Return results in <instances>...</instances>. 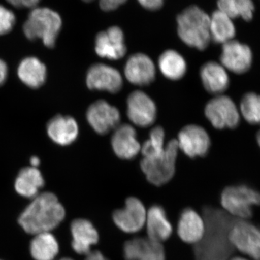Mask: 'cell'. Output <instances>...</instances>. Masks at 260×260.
<instances>
[{"label":"cell","mask_w":260,"mask_h":260,"mask_svg":"<svg viewBox=\"0 0 260 260\" xmlns=\"http://www.w3.org/2000/svg\"><path fill=\"white\" fill-rule=\"evenodd\" d=\"M65 210L55 194H38L18 219L19 224L28 234L37 235L51 232L64 220Z\"/></svg>","instance_id":"6da1fadb"},{"label":"cell","mask_w":260,"mask_h":260,"mask_svg":"<svg viewBox=\"0 0 260 260\" xmlns=\"http://www.w3.org/2000/svg\"><path fill=\"white\" fill-rule=\"evenodd\" d=\"M178 34L181 41L190 47L204 50L211 38L210 17L198 6H191L177 17Z\"/></svg>","instance_id":"7a4b0ae2"},{"label":"cell","mask_w":260,"mask_h":260,"mask_svg":"<svg viewBox=\"0 0 260 260\" xmlns=\"http://www.w3.org/2000/svg\"><path fill=\"white\" fill-rule=\"evenodd\" d=\"M61 28V19L58 13L49 8H35L24 24L23 32L30 40L41 39L46 47L52 48Z\"/></svg>","instance_id":"3957f363"},{"label":"cell","mask_w":260,"mask_h":260,"mask_svg":"<svg viewBox=\"0 0 260 260\" xmlns=\"http://www.w3.org/2000/svg\"><path fill=\"white\" fill-rule=\"evenodd\" d=\"M179 145L177 140H172L166 145L161 155L151 158H143L140 167L149 182L155 186H162L169 182L175 174Z\"/></svg>","instance_id":"277c9868"},{"label":"cell","mask_w":260,"mask_h":260,"mask_svg":"<svg viewBox=\"0 0 260 260\" xmlns=\"http://www.w3.org/2000/svg\"><path fill=\"white\" fill-rule=\"evenodd\" d=\"M220 203L228 213L246 220L253 215V208L260 205V193L246 185L228 186L222 192Z\"/></svg>","instance_id":"5b68a950"},{"label":"cell","mask_w":260,"mask_h":260,"mask_svg":"<svg viewBox=\"0 0 260 260\" xmlns=\"http://www.w3.org/2000/svg\"><path fill=\"white\" fill-rule=\"evenodd\" d=\"M233 247L251 260H260V229L246 220L233 224L228 234Z\"/></svg>","instance_id":"8992f818"},{"label":"cell","mask_w":260,"mask_h":260,"mask_svg":"<svg viewBox=\"0 0 260 260\" xmlns=\"http://www.w3.org/2000/svg\"><path fill=\"white\" fill-rule=\"evenodd\" d=\"M205 114L216 129L235 128L240 121L235 103L226 95H218L210 100L205 107Z\"/></svg>","instance_id":"52a82bcc"},{"label":"cell","mask_w":260,"mask_h":260,"mask_svg":"<svg viewBox=\"0 0 260 260\" xmlns=\"http://www.w3.org/2000/svg\"><path fill=\"white\" fill-rule=\"evenodd\" d=\"M147 210L138 198L130 197L125 201L124 208L116 210L112 215L113 221L121 232L135 234L144 228Z\"/></svg>","instance_id":"ba28073f"},{"label":"cell","mask_w":260,"mask_h":260,"mask_svg":"<svg viewBox=\"0 0 260 260\" xmlns=\"http://www.w3.org/2000/svg\"><path fill=\"white\" fill-rule=\"evenodd\" d=\"M126 107L128 117L135 125L147 127L155 120L156 106L153 99L144 92L136 90L130 94Z\"/></svg>","instance_id":"9c48e42d"},{"label":"cell","mask_w":260,"mask_h":260,"mask_svg":"<svg viewBox=\"0 0 260 260\" xmlns=\"http://www.w3.org/2000/svg\"><path fill=\"white\" fill-rule=\"evenodd\" d=\"M177 140L179 148L191 158L205 156L210 146V137L206 130L194 124L184 126Z\"/></svg>","instance_id":"30bf717a"},{"label":"cell","mask_w":260,"mask_h":260,"mask_svg":"<svg viewBox=\"0 0 260 260\" xmlns=\"http://www.w3.org/2000/svg\"><path fill=\"white\" fill-rule=\"evenodd\" d=\"M87 119L97 133L107 134L117 127L120 121V114L116 107L104 100L93 103L87 111Z\"/></svg>","instance_id":"8fae6325"},{"label":"cell","mask_w":260,"mask_h":260,"mask_svg":"<svg viewBox=\"0 0 260 260\" xmlns=\"http://www.w3.org/2000/svg\"><path fill=\"white\" fill-rule=\"evenodd\" d=\"M86 83L91 90L116 93L122 88L123 80L120 73L115 68L107 64H95L88 70Z\"/></svg>","instance_id":"7c38bea8"},{"label":"cell","mask_w":260,"mask_h":260,"mask_svg":"<svg viewBox=\"0 0 260 260\" xmlns=\"http://www.w3.org/2000/svg\"><path fill=\"white\" fill-rule=\"evenodd\" d=\"M220 61L223 68L237 74H242L250 68L252 52L246 44L232 40L223 44Z\"/></svg>","instance_id":"4fadbf2b"},{"label":"cell","mask_w":260,"mask_h":260,"mask_svg":"<svg viewBox=\"0 0 260 260\" xmlns=\"http://www.w3.org/2000/svg\"><path fill=\"white\" fill-rule=\"evenodd\" d=\"M95 50L102 58L117 60L125 55L126 48L122 30L119 27H111L99 32L95 38Z\"/></svg>","instance_id":"5bb4252c"},{"label":"cell","mask_w":260,"mask_h":260,"mask_svg":"<svg viewBox=\"0 0 260 260\" xmlns=\"http://www.w3.org/2000/svg\"><path fill=\"white\" fill-rule=\"evenodd\" d=\"M124 75L134 85H149L155 80V67L149 56L142 53L130 56L124 67Z\"/></svg>","instance_id":"9a60e30c"},{"label":"cell","mask_w":260,"mask_h":260,"mask_svg":"<svg viewBox=\"0 0 260 260\" xmlns=\"http://www.w3.org/2000/svg\"><path fill=\"white\" fill-rule=\"evenodd\" d=\"M125 260H166L162 243L155 242L148 238H135L124 244Z\"/></svg>","instance_id":"2e32d148"},{"label":"cell","mask_w":260,"mask_h":260,"mask_svg":"<svg viewBox=\"0 0 260 260\" xmlns=\"http://www.w3.org/2000/svg\"><path fill=\"white\" fill-rule=\"evenodd\" d=\"M206 232L204 220L191 208L181 213L177 225V234L186 244H198L203 240Z\"/></svg>","instance_id":"e0dca14e"},{"label":"cell","mask_w":260,"mask_h":260,"mask_svg":"<svg viewBox=\"0 0 260 260\" xmlns=\"http://www.w3.org/2000/svg\"><path fill=\"white\" fill-rule=\"evenodd\" d=\"M112 146L114 153L124 160L135 158L141 150L135 128L126 124L116 128L112 135Z\"/></svg>","instance_id":"ac0fdd59"},{"label":"cell","mask_w":260,"mask_h":260,"mask_svg":"<svg viewBox=\"0 0 260 260\" xmlns=\"http://www.w3.org/2000/svg\"><path fill=\"white\" fill-rule=\"evenodd\" d=\"M72 247L78 254L87 255L99 240V233L93 223L85 219H77L71 224Z\"/></svg>","instance_id":"d6986e66"},{"label":"cell","mask_w":260,"mask_h":260,"mask_svg":"<svg viewBox=\"0 0 260 260\" xmlns=\"http://www.w3.org/2000/svg\"><path fill=\"white\" fill-rule=\"evenodd\" d=\"M147 234L149 239L153 242L162 243L170 238L173 232L172 224L161 206L153 205L147 210Z\"/></svg>","instance_id":"ffe728a7"},{"label":"cell","mask_w":260,"mask_h":260,"mask_svg":"<svg viewBox=\"0 0 260 260\" xmlns=\"http://www.w3.org/2000/svg\"><path fill=\"white\" fill-rule=\"evenodd\" d=\"M47 133L54 143L59 145L73 143L79 133L78 123L68 116H56L47 124Z\"/></svg>","instance_id":"44dd1931"},{"label":"cell","mask_w":260,"mask_h":260,"mask_svg":"<svg viewBox=\"0 0 260 260\" xmlns=\"http://www.w3.org/2000/svg\"><path fill=\"white\" fill-rule=\"evenodd\" d=\"M202 83L207 91L212 94L223 93L229 85V78L225 68L215 61L205 63L200 70Z\"/></svg>","instance_id":"7402d4cb"},{"label":"cell","mask_w":260,"mask_h":260,"mask_svg":"<svg viewBox=\"0 0 260 260\" xmlns=\"http://www.w3.org/2000/svg\"><path fill=\"white\" fill-rule=\"evenodd\" d=\"M18 75L27 86L38 88L45 83L47 68L38 58L27 57L19 64Z\"/></svg>","instance_id":"603a6c76"},{"label":"cell","mask_w":260,"mask_h":260,"mask_svg":"<svg viewBox=\"0 0 260 260\" xmlns=\"http://www.w3.org/2000/svg\"><path fill=\"white\" fill-rule=\"evenodd\" d=\"M44 185L42 173L34 167H27L19 173L15 182V190L21 196L34 198Z\"/></svg>","instance_id":"cb8c5ba5"},{"label":"cell","mask_w":260,"mask_h":260,"mask_svg":"<svg viewBox=\"0 0 260 260\" xmlns=\"http://www.w3.org/2000/svg\"><path fill=\"white\" fill-rule=\"evenodd\" d=\"M30 243V254L35 260H54L59 253V243L51 232L34 235Z\"/></svg>","instance_id":"d4e9b609"},{"label":"cell","mask_w":260,"mask_h":260,"mask_svg":"<svg viewBox=\"0 0 260 260\" xmlns=\"http://www.w3.org/2000/svg\"><path fill=\"white\" fill-rule=\"evenodd\" d=\"M211 40L218 44H225L235 37L236 30L232 18L220 10H216L210 18Z\"/></svg>","instance_id":"484cf974"},{"label":"cell","mask_w":260,"mask_h":260,"mask_svg":"<svg viewBox=\"0 0 260 260\" xmlns=\"http://www.w3.org/2000/svg\"><path fill=\"white\" fill-rule=\"evenodd\" d=\"M158 68L162 75L172 80L181 79L186 72L185 59L177 51H164L158 59Z\"/></svg>","instance_id":"4316f807"},{"label":"cell","mask_w":260,"mask_h":260,"mask_svg":"<svg viewBox=\"0 0 260 260\" xmlns=\"http://www.w3.org/2000/svg\"><path fill=\"white\" fill-rule=\"evenodd\" d=\"M218 9L229 18H242L249 21L253 18L254 5L251 0H218Z\"/></svg>","instance_id":"83f0119b"},{"label":"cell","mask_w":260,"mask_h":260,"mask_svg":"<svg viewBox=\"0 0 260 260\" xmlns=\"http://www.w3.org/2000/svg\"><path fill=\"white\" fill-rule=\"evenodd\" d=\"M165 133L160 126L153 128L150 133L149 139L141 147L143 158H151L161 155L165 150Z\"/></svg>","instance_id":"f1b7e54d"},{"label":"cell","mask_w":260,"mask_h":260,"mask_svg":"<svg viewBox=\"0 0 260 260\" xmlns=\"http://www.w3.org/2000/svg\"><path fill=\"white\" fill-rule=\"evenodd\" d=\"M240 110L247 122L260 124V95L254 93H246L241 102Z\"/></svg>","instance_id":"f546056e"},{"label":"cell","mask_w":260,"mask_h":260,"mask_svg":"<svg viewBox=\"0 0 260 260\" xmlns=\"http://www.w3.org/2000/svg\"><path fill=\"white\" fill-rule=\"evenodd\" d=\"M15 23V17L13 12L0 5V35L11 31Z\"/></svg>","instance_id":"4dcf8cb0"},{"label":"cell","mask_w":260,"mask_h":260,"mask_svg":"<svg viewBox=\"0 0 260 260\" xmlns=\"http://www.w3.org/2000/svg\"><path fill=\"white\" fill-rule=\"evenodd\" d=\"M126 0H100V7L104 11H112L124 4Z\"/></svg>","instance_id":"1f68e13d"},{"label":"cell","mask_w":260,"mask_h":260,"mask_svg":"<svg viewBox=\"0 0 260 260\" xmlns=\"http://www.w3.org/2000/svg\"><path fill=\"white\" fill-rule=\"evenodd\" d=\"M7 1L15 8H35L40 3L41 0H7Z\"/></svg>","instance_id":"d6a6232c"},{"label":"cell","mask_w":260,"mask_h":260,"mask_svg":"<svg viewBox=\"0 0 260 260\" xmlns=\"http://www.w3.org/2000/svg\"><path fill=\"white\" fill-rule=\"evenodd\" d=\"M140 5L149 10H157L162 8L164 0H138Z\"/></svg>","instance_id":"836d02e7"},{"label":"cell","mask_w":260,"mask_h":260,"mask_svg":"<svg viewBox=\"0 0 260 260\" xmlns=\"http://www.w3.org/2000/svg\"><path fill=\"white\" fill-rule=\"evenodd\" d=\"M8 76V67L4 61L0 59V85H3Z\"/></svg>","instance_id":"e575fe53"},{"label":"cell","mask_w":260,"mask_h":260,"mask_svg":"<svg viewBox=\"0 0 260 260\" xmlns=\"http://www.w3.org/2000/svg\"><path fill=\"white\" fill-rule=\"evenodd\" d=\"M85 260H108L99 251H90L87 254Z\"/></svg>","instance_id":"d590c367"},{"label":"cell","mask_w":260,"mask_h":260,"mask_svg":"<svg viewBox=\"0 0 260 260\" xmlns=\"http://www.w3.org/2000/svg\"><path fill=\"white\" fill-rule=\"evenodd\" d=\"M30 164H31L32 167L37 168L40 164V160L37 157L34 156L30 158Z\"/></svg>","instance_id":"8d00e7d4"},{"label":"cell","mask_w":260,"mask_h":260,"mask_svg":"<svg viewBox=\"0 0 260 260\" xmlns=\"http://www.w3.org/2000/svg\"><path fill=\"white\" fill-rule=\"evenodd\" d=\"M231 260H251L249 259H246V258L241 257V256H236V257L232 258Z\"/></svg>","instance_id":"74e56055"},{"label":"cell","mask_w":260,"mask_h":260,"mask_svg":"<svg viewBox=\"0 0 260 260\" xmlns=\"http://www.w3.org/2000/svg\"><path fill=\"white\" fill-rule=\"evenodd\" d=\"M256 138H257L258 144H259L260 147V130L259 131V133H258L257 137H256Z\"/></svg>","instance_id":"f35d334b"},{"label":"cell","mask_w":260,"mask_h":260,"mask_svg":"<svg viewBox=\"0 0 260 260\" xmlns=\"http://www.w3.org/2000/svg\"><path fill=\"white\" fill-rule=\"evenodd\" d=\"M85 3H90V2H93L94 0H83Z\"/></svg>","instance_id":"ab89813d"},{"label":"cell","mask_w":260,"mask_h":260,"mask_svg":"<svg viewBox=\"0 0 260 260\" xmlns=\"http://www.w3.org/2000/svg\"><path fill=\"white\" fill-rule=\"evenodd\" d=\"M60 260H73V259H70V258H63V259H61Z\"/></svg>","instance_id":"60d3db41"}]
</instances>
